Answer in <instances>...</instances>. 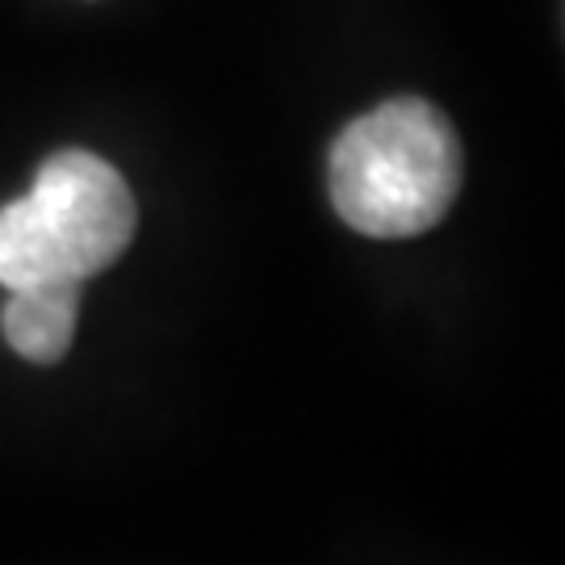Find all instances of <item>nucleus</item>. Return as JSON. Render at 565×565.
<instances>
[{
	"label": "nucleus",
	"instance_id": "nucleus-3",
	"mask_svg": "<svg viewBox=\"0 0 565 565\" xmlns=\"http://www.w3.org/2000/svg\"><path fill=\"white\" fill-rule=\"evenodd\" d=\"M81 289L76 281H42L9 289L0 310V331L21 361L55 364L67 356L81 323Z\"/></svg>",
	"mask_w": 565,
	"mask_h": 565
},
{
	"label": "nucleus",
	"instance_id": "nucleus-2",
	"mask_svg": "<svg viewBox=\"0 0 565 565\" xmlns=\"http://www.w3.org/2000/svg\"><path fill=\"white\" fill-rule=\"evenodd\" d=\"M139 210L114 163L93 151H60L34 189L0 205V285H84L135 239Z\"/></svg>",
	"mask_w": 565,
	"mask_h": 565
},
{
	"label": "nucleus",
	"instance_id": "nucleus-1",
	"mask_svg": "<svg viewBox=\"0 0 565 565\" xmlns=\"http://www.w3.org/2000/svg\"><path fill=\"white\" fill-rule=\"evenodd\" d=\"M461 177V139L424 97L385 102L343 126L327 160L335 214L369 239L431 231L457 202Z\"/></svg>",
	"mask_w": 565,
	"mask_h": 565
}]
</instances>
